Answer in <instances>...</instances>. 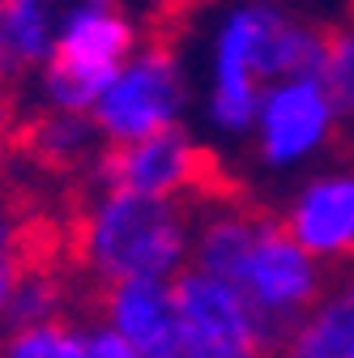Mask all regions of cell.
Instances as JSON below:
<instances>
[{"label":"cell","instance_id":"obj_18","mask_svg":"<svg viewBox=\"0 0 354 358\" xmlns=\"http://www.w3.org/2000/svg\"><path fill=\"white\" fill-rule=\"evenodd\" d=\"M17 128H22V107H17V90L0 81V162H5V158L13 154Z\"/></svg>","mask_w":354,"mask_h":358},{"label":"cell","instance_id":"obj_16","mask_svg":"<svg viewBox=\"0 0 354 358\" xmlns=\"http://www.w3.org/2000/svg\"><path fill=\"white\" fill-rule=\"evenodd\" d=\"M320 81L337 107L341 132H354V26H333L325 30V60H320Z\"/></svg>","mask_w":354,"mask_h":358},{"label":"cell","instance_id":"obj_8","mask_svg":"<svg viewBox=\"0 0 354 358\" xmlns=\"http://www.w3.org/2000/svg\"><path fill=\"white\" fill-rule=\"evenodd\" d=\"M175 316H180V350L184 358H256L274 354V341L264 333L248 294L197 264H184L171 278Z\"/></svg>","mask_w":354,"mask_h":358},{"label":"cell","instance_id":"obj_17","mask_svg":"<svg viewBox=\"0 0 354 358\" xmlns=\"http://www.w3.org/2000/svg\"><path fill=\"white\" fill-rule=\"evenodd\" d=\"M34 256L30 248V235L17 222V213L9 205H0V316H5V303H9V290L22 273V264Z\"/></svg>","mask_w":354,"mask_h":358},{"label":"cell","instance_id":"obj_14","mask_svg":"<svg viewBox=\"0 0 354 358\" xmlns=\"http://www.w3.org/2000/svg\"><path fill=\"white\" fill-rule=\"evenodd\" d=\"M69 311H73V290H69L64 268L43 264V260L30 256L22 264L13 290H9L5 316H0V333L26 329V324H38V320H52V316H69Z\"/></svg>","mask_w":354,"mask_h":358},{"label":"cell","instance_id":"obj_3","mask_svg":"<svg viewBox=\"0 0 354 358\" xmlns=\"http://www.w3.org/2000/svg\"><path fill=\"white\" fill-rule=\"evenodd\" d=\"M231 282L256 307V316H260L264 333H269L274 350L286 354V341H290L295 324L329 290L333 264L312 256L282 227V217L274 209H264L260 222H256V231H252V239L243 243V256L235 264Z\"/></svg>","mask_w":354,"mask_h":358},{"label":"cell","instance_id":"obj_12","mask_svg":"<svg viewBox=\"0 0 354 358\" xmlns=\"http://www.w3.org/2000/svg\"><path fill=\"white\" fill-rule=\"evenodd\" d=\"M99 150L103 132L94 128L90 111H56V107H38L30 120L22 115L13 141V154L30 158L38 171L52 175H90Z\"/></svg>","mask_w":354,"mask_h":358},{"label":"cell","instance_id":"obj_10","mask_svg":"<svg viewBox=\"0 0 354 358\" xmlns=\"http://www.w3.org/2000/svg\"><path fill=\"white\" fill-rule=\"evenodd\" d=\"M94 311L128 341L132 358H184L171 278H120L94 286Z\"/></svg>","mask_w":354,"mask_h":358},{"label":"cell","instance_id":"obj_9","mask_svg":"<svg viewBox=\"0 0 354 358\" xmlns=\"http://www.w3.org/2000/svg\"><path fill=\"white\" fill-rule=\"evenodd\" d=\"M282 227L325 264L354 260V166H325L307 175L278 213Z\"/></svg>","mask_w":354,"mask_h":358},{"label":"cell","instance_id":"obj_6","mask_svg":"<svg viewBox=\"0 0 354 358\" xmlns=\"http://www.w3.org/2000/svg\"><path fill=\"white\" fill-rule=\"evenodd\" d=\"M188 115V73L167 38H141L107 90L94 99L90 120L103 141H132Z\"/></svg>","mask_w":354,"mask_h":358},{"label":"cell","instance_id":"obj_2","mask_svg":"<svg viewBox=\"0 0 354 358\" xmlns=\"http://www.w3.org/2000/svg\"><path fill=\"white\" fill-rule=\"evenodd\" d=\"M197 205L188 196H150L94 188L77 213L73 260L90 286L120 278H175L188 264Z\"/></svg>","mask_w":354,"mask_h":358},{"label":"cell","instance_id":"obj_5","mask_svg":"<svg viewBox=\"0 0 354 358\" xmlns=\"http://www.w3.org/2000/svg\"><path fill=\"white\" fill-rule=\"evenodd\" d=\"M213 154L192 137V128L167 124L132 141H103L85 184L90 188H124V192H150V196H188L205 201L213 192Z\"/></svg>","mask_w":354,"mask_h":358},{"label":"cell","instance_id":"obj_13","mask_svg":"<svg viewBox=\"0 0 354 358\" xmlns=\"http://www.w3.org/2000/svg\"><path fill=\"white\" fill-rule=\"evenodd\" d=\"M286 354L295 358H354V273L329 282L316 307L295 324Z\"/></svg>","mask_w":354,"mask_h":358},{"label":"cell","instance_id":"obj_1","mask_svg":"<svg viewBox=\"0 0 354 358\" xmlns=\"http://www.w3.org/2000/svg\"><path fill=\"white\" fill-rule=\"evenodd\" d=\"M325 30L278 0H235L209 34L205 124L218 137H248L269 81L320 73Z\"/></svg>","mask_w":354,"mask_h":358},{"label":"cell","instance_id":"obj_11","mask_svg":"<svg viewBox=\"0 0 354 358\" xmlns=\"http://www.w3.org/2000/svg\"><path fill=\"white\" fill-rule=\"evenodd\" d=\"M115 0H0V81L26 85L48 60L56 38L90 9Z\"/></svg>","mask_w":354,"mask_h":358},{"label":"cell","instance_id":"obj_15","mask_svg":"<svg viewBox=\"0 0 354 358\" xmlns=\"http://www.w3.org/2000/svg\"><path fill=\"white\" fill-rule=\"evenodd\" d=\"M0 354L5 358H85V350H81V311L0 333Z\"/></svg>","mask_w":354,"mask_h":358},{"label":"cell","instance_id":"obj_7","mask_svg":"<svg viewBox=\"0 0 354 358\" xmlns=\"http://www.w3.org/2000/svg\"><path fill=\"white\" fill-rule=\"evenodd\" d=\"M248 137H252L256 162L274 175L325 158L341 141V120L320 73H299V77H282L264 85Z\"/></svg>","mask_w":354,"mask_h":358},{"label":"cell","instance_id":"obj_4","mask_svg":"<svg viewBox=\"0 0 354 358\" xmlns=\"http://www.w3.org/2000/svg\"><path fill=\"white\" fill-rule=\"evenodd\" d=\"M137 43H141V30L124 9V0L77 17L56 38V48L38 64V73L30 77L38 107L90 111L94 99L107 90V81L120 73V64L137 52Z\"/></svg>","mask_w":354,"mask_h":358}]
</instances>
